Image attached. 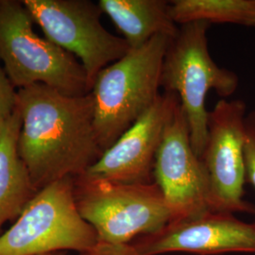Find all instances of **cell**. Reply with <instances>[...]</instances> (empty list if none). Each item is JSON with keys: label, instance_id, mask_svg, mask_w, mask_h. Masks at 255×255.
Returning a JSON list of instances; mask_svg holds the SVG:
<instances>
[{"label": "cell", "instance_id": "obj_10", "mask_svg": "<svg viewBox=\"0 0 255 255\" xmlns=\"http://www.w3.org/2000/svg\"><path fill=\"white\" fill-rule=\"evenodd\" d=\"M130 244L137 255L255 254V222L247 223L234 214L210 211L198 218L169 222L160 231L138 237Z\"/></svg>", "mask_w": 255, "mask_h": 255}, {"label": "cell", "instance_id": "obj_13", "mask_svg": "<svg viewBox=\"0 0 255 255\" xmlns=\"http://www.w3.org/2000/svg\"><path fill=\"white\" fill-rule=\"evenodd\" d=\"M99 5L130 48L144 46L157 35L174 38L180 29L171 15L170 1L101 0Z\"/></svg>", "mask_w": 255, "mask_h": 255}, {"label": "cell", "instance_id": "obj_15", "mask_svg": "<svg viewBox=\"0 0 255 255\" xmlns=\"http://www.w3.org/2000/svg\"><path fill=\"white\" fill-rule=\"evenodd\" d=\"M0 62V127L18 107V94Z\"/></svg>", "mask_w": 255, "mask_h": 255}, {"label": "cell", "instance_id": "obj_17", "mask_svg": "<svg viewBox=\"0 0 255 255\" xmlns=\"http://www.w3.org/2000/svg\"><path fill=\"white\" fill-rule=\"evenodd\" d=\"M79 255H137L131 244H109L99 242L91 250Z\"/></svg>", "mask_w": 255, "mask_h": 255}, {"label": "cell", "instance_id": "obj_12", "mask_svg": "<svg viewBox=\"0 0 255 255\" xmlns=\"http://www.w3.org/2000/svg\"><path fill=\"white\" fill-rule=\"evenodd\" d=\"M21 127L19 107L0 127V235L3 226L18 219L38 193L19 156Z\"/></svg>", "mask_w": 255, "mask_h": 255}, {"label": "cell", "instance_id": "obj_7", "mask_svg": "<svg viewBox=\"0 0 255 255\" xmlns=\"http://www.w3.org/2000/svg\"><path fill=\"white\" fill-rule=\"evenodd\" d=\"M45 37L75 56L82 64L92 89L102 69L127 54L122 37L101 23L99 3L89 0H23Z\"/></svg>", "mask_w": 255, "mask_h": 255}, {"label": "cell", "instance_id": "obj_2", "mask_svg": "<svg viewBox=\"0 0 255 255\" xmlns=\"http://www.w3.org/2000/svg\"><path fill=\"white\" fill-rule=\"evenodd\" d=\"M172 38L157 35L102 69L92 86L94 127L101 150L113 146L160 96L164 54Z\"/></svg>", "mask_w": 255, "mask_h": 255}, {"label": "cell", "instance_id": "obj_5", "mask_svg": "<svg viewBox=\"0 0 255 255\" xmlns=\"http://www.w3.org/2000/svg\"><path fill=\"white\" fill-rule=\"evenodd\" d=\"M74 197L82 219L102 243L130 244L170 221L163 193L154 182L124 183L81 175L74 178Z\"/></svg>", "mask_w": 255, "mask_h": 255}, {"label": "cell", "instance_id": "obj_16", "mask_svg": "<svg viewBox=\"0 0 255 255\" xmlns=\"http://www.w3.org/2000/svg\"><path fill=\"white\" fill-rule=\"evenodd\" d=\"M244 157L246 182L252 183L255 189V111L249 113L246 117ZM254 215L255 216V206Z\"/></svg>", "mask_w": 255, "mask_h": 255}, {"label": "cell", "instance_id": "obj_9", "mask_svg": "<svg viewBox=\"0 0 255 255\" xmlns=\"http://www.w3.org/2000/svg\"><path fill=\"white\" fill-rule=\"evenodd\" d=\"M153 178L169 210V222L198 218L211 211L208 177L193 149L181 104L175 110L157 151Z\"/></svg>", "mask_w": 255, "mask_h": 255}, {"label": "cell", "instance_id": "obj_4", "mask_svg": "<svg viewBox=\"0 0 255 255\" xmlns=\"http://www.w3.org/2000/svg\"><path fill=\"white\" fill-rule=\"evenodd\" d=\"M33 24L23 0H0V62L15 88L45 84L69 96L89 94L81 62L39 36Z\"/></svg>", "mask_w": 255, "mask_h": 255}, {"label": "cell", "instance_id": "obj_14", "mask_svg": "<svg viewBox=\"0 0 255 255\" xmlns=\"http://www.w3.org/2000/svg\"><path fill=\"white\" fill-rule=\"evenodd\" d=\"M170 7L180 26L201 21L255 27V0H174Z\"/></svg>", "mask_w": 255, "mask_h": 255}, {"label": "cell", "instance_id": "obj_11", "mask_svg": "<svg viewBox=\"0 0 255 255\" xmlns=\"http://www.w3.org/2000/svg\"><path fill=\"white\" fill-rule=\"evenodd\" d=\"M180 104L176 94L161 93L153 105L82 175L124 183H151L155 157Z\"/></svg>", "mask_w": 255, "mask_h": 255}, {"label": "cell", "instance_id": "obj_8", "mask_svg": "<svg viewBox=\"0 0 255 255\" xmlns=\"http://www.w3.org/2000/svg\"><path fill=\"white\" fill-rule=\"evenodd\" d=\"M246 103L220 99L208 115L207 140L201 161L209 182V205L217 213H253L244 201Z\"/></svg>", "mask_w": 255, "mask_h": 255}, {"label": "cell", "instance_id": "obj_18", "mask_svg": "<svg viewBox=\"0 0 255 255\" xmlns=\"http://www.w3.org/2000/svg\"><path fill=\"white\" fill-rule=\"evenodd\" d=\"M67 255L64 252H59V253H51V254H46V255Z\"/></svg>", "mask_w": 255, "mask_h": 255}, {"label": "cell", "instance_id": "obj_6", "mask_svg": "<svg viewBox=\"0 0 255 255\" xmlns=\"http://www.w3.org/2000/svg\"><path fill=\"white\" fill-rule=\"evenodd\" d=\"M98 243L96 231L77 208L74 178L66 177L38 191L18 219L0 235V255L82 254Z\"/></svg>", "mask_w": 255, "mask_h": 255}, {"label": "cell", "instance_id": "obj_3", "mask_svg": "<svg viewBox=\"0 0 255 255\" xmlns=\"http://www.w3.org/2000/svg\"><path fill=\"white\" fill-rule=\"evenodd\" d=\"M206 22L180 27L164 54L161 88L176 94L187 119L192 146L201 158L208 130L206 99L211 90L227 100L239 85L237 74L219 66L210 54Z\"/></svg>", "mask_w": 255, "mask_h": 255}, {"label": "cell", "instance_id": "obj_1", "mask_svg": "<svg viewBox=\"0 0 255 255\" xmlns=\"http://www.w3.org/2000/svg\"><path fill=\"white\" fill-rule=\"evenodd\" d=\"M18 153L38 191L79 177L103 151L94 127L91 93L69 96L45 84L18 89Z\"/></svg>", "mask_w": 255, "mask_h": 255}]
</instances>
